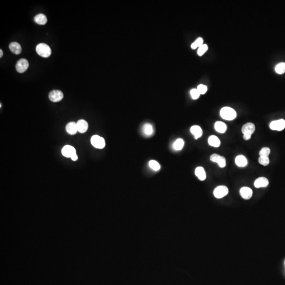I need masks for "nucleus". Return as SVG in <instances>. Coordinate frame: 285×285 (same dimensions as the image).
<instances>
[{"label":"nucleus","instance_id":"f3484780","mask_svg":"<svg viewBox=\"0 0 285 285\" xmlns=\"http://www.w3.org/2000/svg\"><path fill=\"white\" fill-rule=\"evenodd\" d=\"M214 128L216 132L221 134H223L226 132L227 129V126L224 122L218 121L214 124Z\"/></svg>","mask_w":285,"mask_h":285},{"label":"nucleus","instance_id":"dca6fc26","mask_svg":"<svg viewBox=\"0 0 285 285\" xmlns=\"http://www.w3.org/2000/svg\"><path fill=\"white\" fill-rule=\"evenodd\" d=\"M190 131L192 134L194 136L195 139H196L201 137L203 134V131L202 128L198 125H194L193 126H192L190 129Z\"/></svg>","mask_w":285,"mask_h":285},{"label":"nucleus","instance_id":"4be33fe9","mask_svg":"<svg viewBox=\"0 0 285 285\" xmlns=\"http://www.w3.org/2000/svg\"><path fill=\"white\" fill-rule=\"evenodd\" d=\"M184 145V142L182 139H178L175 141L173 144V147L176 151H180L183 148Z\"/></svg>","mask_w":285,"mask_h":285},{"label":"nucleus","instance_id":"c85d7f7f","mask_svg":"<svg viewBox=\"0 0 285 285\" xmlns=\"http://www.w3.org/2000/svg\"><path fill=\"white\" fill-rule=\"evenodd\" d=\"M190 94L192 99L194 100L197 99L199 98L200 96L201 95L197 89H192L190 91Z\"/></svg>","mask_w":285,"mask_h":285},{"label":"nucleus","instance_id":"f704fd0d","mask_svg":"<svg viewBox=\"0 0 285 285\" xmlns=\"http://www.w3.org/2000/svg\"><path fill=\"white\" fill-rule=\"evenodd\" d=\"M0 54H1V55H0V58H2V56H3V51H2V49H1V50H0Z\"/></svg>","mask_w":285,"mask_h":285},{"label":"nucleus","instance_id":"0eeeda50","mask_svg":"<svg viewBox=\"0 0 285 285\" xmlns=\"http://www.w3.org/2000/svg\"><path fill=\"white\" fill-rule=\"evenodd\" d=\"M269 127L272 130L281 131L285 128V120L284 119L274 120L271 122Z\"/></svg>","mask_w":285,"mask_h":285},{"label":"nucleus","instance_id":"412c9836","mask_svg":"<svg viewBox=\"0 0 285 285\" xmlns=\"http://www.w3.org/2000/svg\"><path fill=\"white\" fill-rule=\"evenodd\" d=\"M35 21L36 23L40 25H45L47 22V16L43 14H37L35 16Z\"/></svg>","mask_w":285,"mask_h":285},{"label":"nucleus","instance_id":"39448f33","mask_svg":"<svg viewBox=\"0 0 285 285\" xmlns=\"http://www.w3.org/2000/svg\"><path fill=\"white\" fill-rule=\"evenodd\" d=\"M63 98V92L58 90H52L49 94V98L50 100L55 102H60Z\"/></svg>","mask_w":285,"mask_h":285},{"label":"nucleus","instance_id":"e433bc0d","mask_svg":"<svg viewBox=\"0 0 285 285\" xmlns=\"http://www.w3.org/2000/svg\"></svg>","mask_w":285,"mask_h":285},{"label":"nucleus","instance_id":"f257e3e1","mask_svg":"<svg viewBox=\"0 0 285 285\" xmlns=\"http://www.w3.org/2000/svg\"><path fill=\"white\" fill-rule=\"evenodd\" d=\"M220 116L226 120H232L236 118V112L233 108L225 107L220 110Z\"/></svg>","mask_w":285,"mask_h":285},{"label":"nucleus","instance_id":"9b49d317","mask_svg":"<svg viewBox=\"0 0 285 285\" xmlns=\"http://www.w3.org/2000/svg\"><path fill=\"white\" fill-rule=\"evenodd\" d=\"M77 126L78 132L83 134L87 131L88 124V122L85 120L80 119V120H78L77 122Z\"/></svg>","mask_w":285,"mask_h":285},{"label":"nucleus","instance_id":"ddd939ff","mask_svg":"<svg viewBox=\"0 0 285 285\" xmlns=\"http://www.w3.org/2000/svg\"><path fill=\"white\" fill-rule=\"evenodd\" d=\"M255 129H256V127H255V125L251 122H248L242 126V132L243 134L250 133L251 134L253 135V132H255Z\"/></svg>","mask_w":285,"mask_h":285},{"label":"nucleus","instance_id":"5701e85b","mask_svg":"<svg viewBox=\"0 0 285 285\" xmlns=\"http://www.w3.org/2000/svg\"><path fill=\"white\" fill-rule=\"evenodd\" d=\"M275 71L278 74H283L285 72V63L280 62L276 65L275 67Z\"/></svg>","mask_w":285,"mask_h":285},{"label":"nucleus","instance_id":"20e7f679","mask_svg":"<svg viewBox=\"0 0 285 285\" xmlns=\"http://www.w3.org/2000/svg\"><path fill=\"white\" fill-rule=\"evenodd\" d=\"M229 193L228 187L224 185H220L216 187L213 191L214 196L217 199H221Z\"/></svg>","mask_w":285,"mask_h":285},{"label":"nucleus","instance_id":"aec40b11","mask_svg":"<svg viewBox=\"0 0 285 285\" xmlns=\"http://www.w3.org/2000/svg\"><path fill=\"white\" fill-rule=\"evenodd\" d=\"M208 143L211 146L218 147L220 146L221 142L218 137L216 136L215 135H212L209 137Z\"/></svg>","mask_w":285,"mask_h":285},{"label":"nucleus","instance_id":"393cba45","mask_svg":"<svg viewBox=\"0 0 285 285\" xmlns=\"http://www.w3.org/2000/svg\"><path fill=\"white\" fill-rule=\"evenodd\" d=\"M149 166L154 171H159L161 169V166L157 161L155 160H151L149 162Z\"/></svg>","mask_w":285,"mask_h":285},{"label":"nucleus","instance_id":"4468645a","mask_svg":"<svg viewBox=\"0 0 285 285\" xmlns=\"http://www.w3.org/2000/svg\"><path fill=\"white\" fill-rule=\"evenodd\" d=\"M65 129L69 134L75 135L78 132L77 123L73 122H69L65 127Z\"/></svg>","mask_w":285,"mask_h":285},{"label":"nucleus","instance_id":"1a4fd4ad","mask_svg":"<svg viewBox=\"0 0 285 285\" xmlns=\"http://www.w3.org/2000/svg\"><path fill=\"white\" fill-rule=\"evenodd\" d=\"M240 194L243 199L245 200L250 199L253 196V191L248 187H243L240 190Z\"/></svg>","mask_w":285,"mask_h":285},{"label":"nucleus","instance_id":"a211bd4d","mask_svg":"<svg viewBox=\"0 0 285 285\" xmlns=\"http://www.w3.org/2000/svg\"><path fill=\"white\" fill-rule=\"evenodd\" d=\"M142 133L146 136H151L153 134L154 129L152 125L147 123L144 125L142 128Z\"/></svg>","mask_w":285,"mask_h":285},{"label":"nucleus","instance_id":"cd10ccee","mask_svg":"<svg viewBox=\"0 0 285 285\" xmlns=\"http://www.w3.org/2000/svg\"><path fill=\"white\" fill-rule=\"evenodd\" d=\"M270 154V149L268 147H263L259 152L260 156H269Z\"/></svg>","mask_w":285,"mask_h":285},{"label":"nucleus","instance_id":"473e14b6","mask_svg":"<svg viewBox=\"0 0 285 285\" xmlns=\"http://www.w3.org/2000/svg\"><path fill=\"white\" fill-rule=\"evenodd\" d=\"M243 134V139L244 140H246V141L250 139H251V135H252V134H251L250 133H244Z\"/></svg>","mask_w":285,"mask_h":285},{"label":"nucleus","instance_id":"6ab92c4d","mask_svg":"<svg viewBox=\"0 0 285 285\" xmlns=\"http://www.w3.org/2000/svg\"><path fill=\"white\" fill-rule=\"evenodd\" d=\"M195 174L198 177V179L201 181L205 180L206 177L205 170L204 169L203 167H201V166L196 168V170H195Z\"/></svg>","mask_w":285,"mask_h":285},{"label":"nucleus","instance_id":"7ed1b4c3","mask_svg":"<svg viewBox=\"0 0 285 285\" xmlns=\"http://www.w3.org/2000/svg\"><path fill=\"white\" fill-rule=\"evenodd\" d=\"M90 141L92 145L97 149H104L105 147L106 143L104 138L98 135H94L92 136Z\"/></svg>","mask_w":285,"mask_h":285},{"label":"nucleus","instance_id":"423d86ee","mask_svg":"<svg viewBox=\"0 0 285 285\" xmlns=\"http://www.w3.org/2000/svg\"><path fill=\"white\" fill-rule=\"evenodd\" d=\"M29 62L27 59H21L16 64V69L19 73H23L29 68Z\"/></svg>","mask_w":285,"mask_h":285},{"label":"nucleus","instance_id":"a878e982","mask_svg":"<svg viewBox=\"0 0 285 285\" xmlns=\"http://www.w3.org/2000/svg\"><path fill=\"white\" fill-rule=\"evenodd\" d=\"M259 163L261 165H263V166H267L269 165L270 163L269 161V157L267 156H260L259 158Z\"/></svg>","mask_w":285,"mask_h":285},{"label":"nucleus","instance_id":"9d476101","mask_svg":"<svg viewBox=\"0 0 285 285\" xmlns=\"http://www.w3.org/2000/svg\"><path fill=\"white\" fill-rule=\"evenodd\" d=\"M269 184L268 179L265 177H259L254 183V185L256 188H260V187H267Z\"/></svg>","mask_w":285,"mask_h":285},{"label":"nucleus","instance_id":"c9c22d12","mask_svg":"<svg viewBox=\"0 0 285 285\" xmlns=\"http://www.w3.org/2000/svg\"><path fill=\"white\" fill-rule=\"evenodd\" d=\"M1 106H2V104H1H1H0V107H1Z\"/></svg>","mask_w":285,"mask_h":285},{"label":"nucleus","instance_id":"7c9ffc66","mask_svg":"<svg viewBox=\"0 0 285 285\" xmlns=\"http://www.w3.org/2000/svg\"><path fill=\"white\" fill-rule=\"evenodd\" d=\"M197 89L199 92L200 94L201 95H204V94H206V92H207L208 88H207V86H206L202 85V84H200V85L198 86Z\"/></svg>","mask_w":285,"mask_h":285},{"label":"nucleus","instance_id":"bb28decb","mask_svg":"<svg viewBox=\"0 0 285 285\" xmlns=\"http://www.w3.org/2000/svg\"><path fill=\"white\" fill-rule=\"evenodd\" d=\"M208 46L206 44H203L202 45L201 47L199 48L198 50V55L199 56H202L203 55L206 51L208 50Z\"/></svg>","mask_w":285,"mask_h":285},{"label":"nucleus","instance_id":"c756f323","mask_svg":"<svg viewBox=\"0 0 285 285\" xmlns=\"http://www.w3.org/2000/svg\"><path fill=\"white\" fill-rule=\"evenodd\" d=\"M216 163L221 168H223L226 165V159L224 157L220 156Z\"/></svg>","mask_w":285,"mask_h":285},{"label":"nucleus","instance_id":"2f4dec72","mask_svg":"<svg viewBox=\"0 0 285 285\" xmlns=\"http://www.w3.org/2000/svg\"><path fill=\"white\" fill-rule=\"evenodd\" d=\"M220 155L216 154H213L210 156V160L213 162H216V163L218 161V159H219Z\"/></svg>","mask_w":285,"mask_h":285},{"label":"nucleus","instance_id":"f8f14e48","mask_svg":"<svg viewBox=\"0 0 285 285\" xmlns=\"http://www.w3.org/2000/svg\"><path fill=\"white\" fill-rule=\"evenodd\" d=\"M235 163L236 165L240 167H244L248 165V161L246 157L242 155H239L235 159Z\"/></svg>","mask_w":285,"mask_h":285},{"label":"nucleus","instance_id":"2eb2a0df","mask_svg":"<svg viewBox=\"0 0 285 285\" xmlns=\"http://www.w3.org/2000/svg\"><path fill=\"white\" fill-rule=\"evenodd\" d=\"M9 49L11 52L15 55L20 54L22 51V48L20 45L16 42L11 43L9 45Z\"/></svg>","mask_w":285,"mask_h":285},{"label":"nucleus","instance_id":"6e6552de","mask_svg":"<svg viewBox=\"0 0 285 285\" xmlns=\"http://www.w3.org/2000/svg\"><path fill=\"white\" fill-rule=\"evenodd\" d=\"M61 153L64 156L68 157V158L69 157L71 158V157L73 154L76 153V151L74 147L70 146V145H65L62 149Z\"/></svg>","mask_w":285,"mask_h":285},{"label":"nucleus","instance_id":"72a5a7b5","mask_svg":"<svg viewBox=\"0 0 285 285\" xmlns=\"http://www.w3.org/2000/svg\"><path fill=\"white\" fill-rule=\"evenodd\" d=\"M71 159L73 161H77L78 159V156L77 155V153L73 154V155L71 157Z\"/></svg>","mask_w":285,"mask_h":285},{"label":"nucleus","instance_id":"f03ea898","mask_svg":"<svg viewBox=\"0 0 285 285\" xmlns=\"http://www.w3.org/2000/svg\"><path fill=\"white\" fill-rule=\"evenodd\" d=\"M36 51L40 56L43 58H48L51 54V49L48 45L45 43H39L36 47Z\"/></svg>","mask_w":285,"mask_h":285},{"label":"nucleus","instance_id":"b1692460","mask_svg":"<svg viewBox=\"0 0 285 285\" xmlns=\"http://www.w3.org/2000/svg\"><path fill=\"white\" fill-rule=\"evenodd\" d=\"M202 45H203V39L201 37H199L192 44V49H196L197 48H199L200 47H201Z\"/></svg>","mask_w":285,"mask_h":285}]
</instances>
